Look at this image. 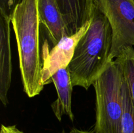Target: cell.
<instances>
[{"label": "cell", "instance_id": "obj_1", "mask_svg": "<svg viewBox=\"0 0 134 133\" xmlns=\"http://www.w3.org/2000/svg\"><path fill=\"white\" fill-rule=\"evenodd\" d=\"M10 21L17 43L23 90L33 98L39 95L44 86L41 81L38 0H22L14 9Z\"/></svg>", "mask_w": 134, "mask_h": 133}, {"label": "cell", "instance_id": "obj_2", "mask_svg": "<svg viewBox=\"0 0 134 133\" xmlns=\"http://www.w3.org/2000/svg\"><path fill=\"white\" fill-rule=\"evenodd\" d=\"M113 44L111 25L95 6L91 23L75 49L68 65L72 84L88 90L103 72L110 59Z\"/></svg>", "mask_w": 134, "mask_h": 133}, {"label": "cell", "instance_id": "obj_3", "mask_svg": "<svg viewBox=\"0 0 134 133\" xmlns=\"http://www.w3.org/2000/svg\"><path fill=\"white\" fill-rule=\"evenodd\" d=\"M124 82L121 65L113 59L93 84L96 95L94 133H122Z\"/></svg>", "mask_w": 134, "mask_h": 133}, {"label": "cell", "instance_id": "obj_4", "mask_svg": "<svg viewBox=\"0 0 134 133\" xmlns=\"http://www.w3.org/2000/svg\"><path fill=\"white\" fill-rule=\"evenodd\" d=\"M111 25L113 44L110 59L125 47H134V0H94Z\"/></svg>", "mask_w": 134, "mask_h": 133}, {"label": "cell", "instance_id": "obj_5", "mask_svg": "<svg viewBox=\"0 0 134 133\" xmlns=\"http://www.w3.org/2000/svg\"><path fill=\"white\" fill-rule=\"evenodd\" d=\"M91 21L86 22L75 33L64 36L52 48L49 47L48 42H44L41 49V81L43 86L52 82L51 77L58 70L68 68L73 58L76 46L88 29Z\"/></svg>", "mask_w": 134, "mask_h": 133}, {"label": "cell", "instance_id": "obj_6", "mask_svg": "<svg viewBox=\"0 0 134 133\" xmlns=\"http://www.w3.org/2000/svg\"><path fill=\"white\" fill-rule=\"evenodd\" d=\"M10 23V19L0 15V100L5 107L9 104L8 93L11 84L13 71Z\"/></svg>", "mask_w": 134, "mask_h": 133}, {"label": "cell", "instance_id": "obj_7", "mask_svg": "<svg viewBox=\"0 0 134 133\" xmlns=\"http://www.w3.org/2000/svg\"><path fill=\"white\" fill-rule=\"evenodd\" d=\"M41 25L47 31L48 39L54 46L66 35H69L62 14L56 0H38Z\"/></svg>", "mask_w": 134, "mask_h": 133}, {"label": "cell", "instance_id": "obj_8", "mask_svg": "<svg viewBox=\"0 0 134 133\" xmlns=\"http://www.w3.org/2000/svg\"><path fill=\"white\" fill-rule=\"evenodd\" d=\"M65 20L69 35H73L91 20L94 0H56Z\"/></svg>", "mask_w": 134, "mask_h": 133}, {"label": "cell", "instance_id": "obj_9", "mask_svg": "<svg viewBox=\"0 0 134 133\" xmlns=\"http://www.w3.org/2000/svg\"><path fill=\"white\" fill-rule=\"evenodd\" d=\"M54 84L58 97L51 104V108L59 121H62L64 116H66L71 121L74 120L72 112L71 95L73 86L71 80L70 73L68 68L58 70L51 77Z\"/></svg>", "mask_w": 134, "mask_h": 133}, {"label": "cell", "instance_id": "obj_10", "mask_svg": "<svg viewBox=\"0 0 134 133\" xmlns=\"http://www.w3.org/2000/svg\"><path fill=\"white\" fill-rule=\"evenodd\" d=\"M121 65L124 80L134 104V47H125L115 59Z\"/></svg>", "mask_w": 134, "mask_h": 133}, {"label": "cell", "instance_id": "obj_11", "mask_svg": "<svg viewBox=\"0 0 134 133\" xmlns=\"http://www.w3.org/2000/svg\"><path fill=\"white\" fill-rule=\"evenodd\" d=\"M122 133H134V104L124 80L122 86Z\"/></svg>", "mask_w": 134, "mask_h": 133}, {"label": "cell", "instance_id": "obj_12", "mask_svg": "<svg viewBox=\"0 0 134 133\" xmlns=\"http://www.w3.org/2000/svg\"><path fill=\"white\" fill-rule=\"evenodd\" d=\"M22 0H0V15L11 18L14 9Z\"/></svg>", "mask_w": 134, "mask_h": 133}, {"label": "cell", "instance_id": "obj_13", "mask_svg": "<svg viewBox=\"0 0 134 133\" xmlns=\"http://www.w3.org/2000/svg\"><path fill=\"white\" fill-rule=\"evenodd\" d=\"M0 133H26L17 128L16 125H2Z\"/></svg>", "mask_w": 134, "mask_h": 133}, {"label": "cell", "instance_id": "obj_14", "mask_svg": "<svg viewBox=\"0 0 134 133\" xmlns=\"http://www.w3.org/2000/svg\"><path fill=\"white\" fill-rule=\"evenodd\" d=\"M60 133H94L92 132H89L87 131V130H81V129H76V128H73L72 129H71L69 132H65L64 130H63L62 132Z\"/></svg>", "mask_w": 134, "mask_h": 133}]
</instances>
